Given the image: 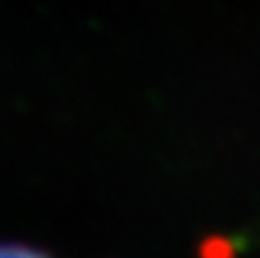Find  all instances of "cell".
<instances>
[{"label":"cell","mask_w":260,"mask_h":258,"mask_svg":"<svg viewBox=\"0 0 260 258\" xmlns=\"http://www.w3.org/2000/svg\"><path fill=\"white\" fill-rule=\"evenodd\" d=\"M0 258H48V256H44L41 251L27 249V247L5 245V247H0Z\"/></svg>","instance_id":"obj_1"}]
</instances>
